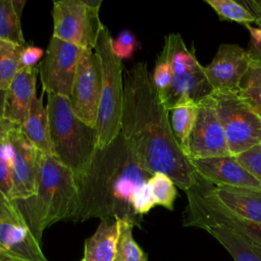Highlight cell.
Segmentation results:
<instances>
[{"instance_id": "6da1fadb", "label": "cell", "mask_w": 261, "mask_h": 261, "mask_svg": "<svg viewBox=\"0 0 261 261\" xmlns=\"http://www.w3.org/2000/svg\"><path fill=\"white\" fill-rule=\"evenodd\" d=\"M121 135L138 161L150 175L167 174L185 192L197 173L181 151L171 129L169 110L155 88L147 63H135L123 74Z\"/></svg>"}, {"instance_id": "7a4b0ae2", "label": "cell", "mask_w": 261, "mask_h": 261, "mask_svg": "<svg viewBox=\"0 0 261 261\" xmlns=\"http://www.w3.org/2000/svg\"><path fill=\"white\" fill-rule=\"evenodd\" d=\"M150 174L138 163L120 134L104 149H97L86 175L76 179L79 204L73 222L92 217L116 218L140 225L133 207L136 192Z\"/></svg>"}, {"instance_id": "3957f363", "label": "cell", "mask_w": 261, "mask_h": 261, "mask_svg": "<svg viewBox=\"0 0 261 261\" xmlns=\"http://www.w3.org/2000/svg\"><path fill=\"white\" fill-rule=\"evenodd\" d=\"M28 227L41 243L46 228L76 214L79 190L73 173L53 156L41 154L34 197L14 202Z\"/></svg>"}, {"instance_id": "277c9868", "label": "cell", "mask_w": 261, "mask_h": 261, "mask_svg": "<svg viewBox=\"0 0 261 261\" xmlns=\"http://www.w3.org/2000/svg\"><path fill=\"white\" fill-rule=\"evenodd\" d=\"M52 156L80 179L90 169L97 147L96 128L75 116L69 99L47 93Z\"/></svg>"}, {"instance_id": "5b68a950", "label": "cell", "mask_w": 261, "mask_h": 261, "mask_svg": "<svg viewBox=\"0 0 261 261\" xmlns=\"http://www.w3.org/2000/svg\"><path fill=\"white\" fill-rule=\"evenodd\" d=\"M112 37L103 25L94 51L102 67V89L96 121L97 147L104 149L121 133L123 112V73L121 60L112 50Z\"/></svg>"}, {"instance_id": "8992f818", "label": "cell", "mask_w": 261, "mask_h": 261, "mask_svg": "<svg viewBox=\"0 0 261 261\" xmlns=\"http://www.w3.org/2000/svg\"><path fill=\"white\" fill-rule=\"evenodd\" d=\"M186 194L188 203L184 211L185 226L202 228L205 225H221L261 247V223L243 219L221 205L212 196L210 184L198 174Z\"/></svg>"}, {"instance_id": "52a82bcc", "label": "cell", "mask_w": 261, "mask_h": 261, "mask_svg": "<svg viewBox=\"0 0 261 261\" xmlns=\"http://www.w3.org/2000/svg\"><path fill=\"white\" fill-rule=\"evenodd\" d=\"M210 96L215 102L231 156L261 144V116L238 92L213 91Z\"/></svg>"}, {"instance_id": "ba28073f", "label": "cell", "mask_w": 261, "mask_h": 261, "mask_svg": "<svg viewBox=\"0 0 261 261\" xmlns=\"http://www.w3.org/2000/svg\"><path fill=\"white\" fill-rule=\"evenodd\" d=\"M101 0H59L53 2V35L84 50H94L104 25L99 11Z\"/></svg>"}, {"instance_id": "9c48e42d", "label": "cell", "mask_w": 261, "mask_h": 261, "mask_svg": "<svg viewBox=\"0 0 261 261\" xmlns=\"http://www.w3.org/2000/svg\"><path fill=\"white\" fill-rule=\"evenodd\" d=\"M82 51L73 44L51 37L38 66L43 92L69 99Z\"/></svg>"}, {"instance_id": "30bf717a", "label": "cell", "mask_w": 261, "mask_h": 261, "mask_svg": "<svg viewBox=\"0 0 261 261\" xmlns=\"http://www.w3.org/2000/svg\"><path fill=\"white\" fill-rule=\"evenodd\" d=\"M185 155L189 160L231 156L215 102L209 95L197 102V115Z\"/></svg>"}, {"instance_id": "8fae6325", "label": "cell", "mask_w": 261, "mask_h": 261, "mask_svg": "<svg viewBox=\"0 0 261 261\" xmlns=\"http://www.w3.org/2000/svg\"><path fill=\"white\" fill-rule=\"evenodd\" d=\"M102 89V67L94 50L81 53L77 69L69 97L71 109L76 117L95 127Z\"/></svg>"}, {"instance_id": "7c38bea8", "label": "cell", "mask_w": 261, "mask_h": 261, "mask_svg": "<svg viewBox=\"0 0 261 261\" xmlns=\"http://www.w3.org/2000/svg\"><path fill=\"white\" fill-rule=\"evenodd\" d=\"M12 148V194L13 202L28 200L35 196L40 169L41 152L33 145L20 126H14L8 134Z\"/></svg>"}, {"instance_id": "4fadbf2b", "label": "cell", "mask_w": 261, "mask_h": 261, "mask_svg": "<svg viewBox=\"0 0 261 261\" xmlns=\"http://www.w3.org/2000/svg\"><path fill=\"white\" fill-rule=\"evenodd\" d=\"M251 58L250 52L237 44H221L212 61L204 66L213 91L238 92Z\"/></svg>"}, {"instance_id": "5bb4252c", "label": "cell", "mask_w": 261, "mask_h": 261, "mask_svg": "<svg viewBox=\"0 0 261 261\" xmlns=\"http://www.w3.org/2000/svg\"><path fill=\"white\" fill-rule=\"evenodd\" d=\"M196 173L215 187H239L261 190L260 182L240 163L236 156L189 160Z\"/></svg>"}, {"instance_id": "9a60e30c", "label": "cell", "mask_w": 261, "mask_h": 261, "mask_svg": "<svg viewBox=\"0 0 261 261\" xmlns=\"http://www.w3.org/2000/svg\"><path fill=\"white\" fill-rule=\"evenodd\" d=\"M38 67L19 68L10 82L6 93L3 118L16 126H22L34 97Z\"/></svg>"}, {"instance_id": "2e32d148", "label": "cell", "mask_w": 261, "mask_h": 261, "mask_svg": "<svg viewBox=\"0 0 261 261\" xmlns=\"http://www.w3.org/2000/svg\"><path fill=\"white\" fill-rule=\"evenodd\" d=\"M212 196L237 216L261 223V190L239 187H215L210 184Z\"/></svg>"}, {"instance_id": "e0dca14e", "label": "cell", "mask_w": 261, "mask_h": 261, "mask_svg": "<svg viewBox=\"0 0 261 261\" xmlns=\"http://www.w3.org/2000/svg\"><path fill=\"white\" fill-rule=\"evenodd\" d=\"M120 219L103 218L96 231L85 241L84 261H115Z\"/></svg>"}, {"instance_id": "ac0fdd59", "label": "cell", "mask_w": 261, "mask_h": 261, "mask_svg": "<svg viewBox=\"0 0 261 261\" xmlns=\"http://www.w3.org/2000/svg\"><path fill=\"white\" fill-rule=\"evenodd\" d=\"M0 244L29 261H48L41 250V243L27 225L0 221Z\"/></svg>"}, {"instance_id": "d6986e66", "label": "cell", "mask_w": 261, "mask_h": 261, "mask_svg": "<svg viewBox=\"0 0 261 261\" xmlns=\"http://www.w3.org/2000/svg\"><path fill=\"white\" fill-rule=\"evenodd\" d=\"M43 93L39 98L37 96L34 97L29 114L21 128L42 154L52 156L49 116L47 106L43 103Z\"/></svg>"}, {"instance_id": "ffe728a7", "label": "cell", "mask_w": 261, "mask_h": 261, "mask_svg": "<svg viewBox=\"0 0 261 261\" xmlns=\"http://www.w3.org/2000/svg\"><path fill=\"white\" fill-rule=\"evenodd\" d=\"M202 229L222 245L234 261H261V247L231 229L221 225H205Z\"/></svg>"}, {"instance_id": "44dd1931", "label": "cell", "mask_w": 261, "mask_h": 261, "mask_svg": "<svg viewBox=\"0 0 261 261\" xmlns=\"http://www.w3.org/2000/svg\"><path fill=\"white\" fill-rule=\"evenodd\" d=\"M25 0H0V39L25 46L21 30V13Z\"/></svg>"}, {"instance_id": "7402d4cb", "label": "cell", "mask_w": 261, "mask_h": 261, "mask_svg": "<svg viewBox=\"0 0 261 261\" xmlns=\"http://www.w3.org/2000/svg\"><path fill=\"white\" fill-rule=\"evenodd\" d=\"M197 115V103L185 102L169 110V120L174 138L182 152L188 144ZM185 154V153H184Z\"/></svg>"}, {"instance_id": "603a6c76", "label": "cell", "mask_w": 261, "mask_h": 261, "mask_svg": "<svg viewBox=\"0 0 261 261\" xmlns=\"http://www.w3.org/2000/svg\"><path fill=\"white\" fill-rule=\"evenodd\" d=\"M239 95L261 116V59L251 58L247 73L242 80Z\"/></svg>"}, {"instance_id": "cb8c5ba5", "label": "cell", "mask_w": 261, "mask_h": 261, "mask_svg": "<svg viewBox=\"0 0 261 261\" xmlns=\"http://www.w3.org/2000/svg\"><path fill=\"white\" fill-rule=\"evenodd\" d=\"M23 47L0 39V88L3 91L7 90L20 68L19 61Z\"/></svg>"}, {"instance_id": "d4e9b609", "label": "cell", "mask_w": 261, "mask_h": 261, "mask_svg": "<svg viewBox=\"0 0 261 261\" xmlns=\"http://www.w3.org/2000/svg\"><path fill=\"white\" fill-rule=\"evenodd\" d=\"M134 226L130 221L120 220V233L115 261H148L146 253L133 237Z\"/></svg>"}, {"instance_id": "484cf974", "label": "cell", "mask_w": 261, "mask_h": 261, "mask_svg": "<svg viewBox=\"0 0 261 261\" xmlns=\"http://www.w3.org/2000/svg\"><path fill=\"white\" fill-rule=\"evenodd\" d=\"M223 20H231L242 24L254 23L256 18L245 6L243 1L234 0H205Z\"/></svg>"}, {"instance_id": "4316f807", "label": "cell", "mask_w": 261, "mask_h": 261, "mask_svg": "<svg viewBox=\"0 0 261 261\" xmlns=\"http://www.w3.org/2000/svg\"><path fill=\"white\" fill-rule=\"evenodd\" d=\"M148 184L156 205H160L168 210H173L174 200L177 196V190L174 181L167 174L156 172L150 176Z\"/></svg>"}, {"instance_id": "83f0119b", "label": "cell", "mask_w": 261, "mask_h": 261, "mask_svg": "<svg viewBox=\"0 0 261 261\" xmlns=\"http://www.w3.org/2000/svg\"><path fill=\"white\" fill-rule=\"evenodd\" d=\"M152 82L157 89L159 95H163L171 86L172 69L167 52L162 48L157 56L153 73L151 74Z\"/></svg>"}, {"instance_id": "f1b7e54d", "label": "cell", "mask_w": 261, "mask_h": 261, "mask_svg": "<svg viewBox=\"0 0 261 261\" xmlns=\"http://www.w3.org/2000/svg\"><path fill=\"white\" fill-rule=\"evenodd\" d=\"M0 191L12 201V148L8 138L0 146Z\"/></svg>"}, {"instance_id": "f546056e", "label": "cell", "mask_w": 261, "mask_h": 261, "mask_svg": "<svg viewBox=\"0 0 261 261\" xmlns=\"http://www.w3.org/2000/svg\"><path fill=\"white\" fill-rule=\"evenodd\" d=\"M138 41L129 30H122L118 36L112 40V50L116 57L121 59L130 58L137 49Z\"/></svg>"}, {"instance_id": "4dcf8cb0", "label": "cell", "mask_w": 261, "mask_h": 261, "mask_svg": "<svg viewBox=\"0 0 261 261\" xmlns=\"http://www.w3.org/2000/svg\"><path fill=\"white\" fill-rule=\"evenodd\" d=\"M236 157L261 185V144L241 153Z\"/></svg>"}, {"instance_id": "1f68e13d", "label": "cell", "mask_w": 261, "mask_h": 261, "mask_svg": "<svg viewBox=\"0 0 261 261\" xmlns=\"http://www.w3.org/2000/svg\"><path fill=\"white\" fill-rule=\"evenodd\" d=\"M0 221L12 223V224L27 225L15 203L10 199H8L1 191H0Z\"/></svg>"}, {"instance_id": "d6a6232c", "label": "cell", "mask_w": 261, "mask_h": 261, "mask_svg": "<svg viewBox=\"0 0 261 261\" xmlns=\"http://www.w3.org/2000/svg\"><path fill=\"white\" fill-rule=\"evenodd\" d=\"M44 51L40 47L25 45L20 54V68H34L39 60L44 56Z\"/></svg>"}, {"instance_id": "836d02e7", "label": "cell", "mask_w": 261, "mask_h": 261, "mask_svg": "<svg viewBox=\"0 0 261 261\" xmlns=\"http://www.w3.org/2000/svg\"><path fill=\"white\" fill-rule=\"evenodd\" d=\"M255 25L252 23L245 24L250 33L251 38V50L249 51L253 57L261 59V16L258 17L255 22Z\"/></svg>"}, {"instance_id": "e575fe53", "label": "cell", "mask_w": 261, "mask_h": 261, "mask_svg": "<svg viewBox=\"0 0 261 261\" xmlns=\"http://www.w3.org/2000/svg\"><path fill=\"white\" fill-rule=\"evenodd\" d=\"M14 126H16V125L10 123L9 121H7L4 118L0 119V146L7 140L10 129L13 128Z\"/></svg>"}, {"instance_id": "d590c367", "label": "cell", "mask_w": 261, "mask_h": 261, "mask_svg": "<svg viewBox=\"0 0 261 261\" xmlns=\"http://www.w3.org/2000/svg\"><path fill=\"white\" fill-rule=\"evenodd\" d=\"M5 93H6V91H3V90L0 88V119L3 118V109H4Z\"/></svg>"}, {"instance_id": "8d00e7d4", "label": "cell", "mask_w": 261, "mask_h": 261, "mask_svg": "<svg viewBox=\"0 0 261 261\" xmlns=\"http://www.w3.org/2000/svg\"><path fill=\"white\" fill-rule=\"evenodd\" d=\"M9 254H14V253L10 252L9 250H7L6 248H4V247L0 244V255H9Z\"/></svg>"}, {"instance_id": "74e56055", "label": "cell", "mask_w": 261, "mask_h": 261, "mask_svg": "<svg viewBox=\"0 0 261 261\" xmlns=\"http://www.w3.org/2000/svg\"><path fill=\"white\" fill-rule=\"evenodd\" d=\"M81 261H84V260H83V259H82V260H81Z\"/></svg>"}]
</instances>
